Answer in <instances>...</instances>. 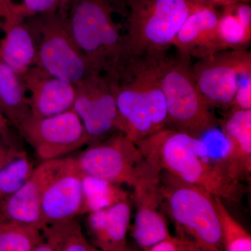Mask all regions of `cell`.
<instances>
[{"label":"cell","mask_w":251,"mask_h":251,"mask_svg":"<svg viewBox=\"0 0 251 251\" xmlns=\"http://www.w3.org/2000/svg\"><path fill=\"white\" fill-rule=\"evenodd\" d=\"M161 171L229 202L240 204L245 194L242 181L234 178L223 158L213 159L204 141L164 128L138 145Z\"/></svg>","instance_id":"cell-1"},{"label":"cell","mask_w":251,"mask_h":251,"mask_svg":"<svg viewBox=\"0 0 251 251\" xmlns=\"http://www.w3.org/2000/svg\"><path fill=\"white\" fill-rule=\"evenodd\" d=\"M73 39L96 74L117 80L123 71L124 34L112 0H67L62 9Z\"/></svg>","instance_id":"cell-2"},{"label":"cell","mask_w":251,"mask_h":251,"mask_svg":"<svg viewBox=\"0 0 251 251\" xmlns=\"http://www.w3.org/2000/svg\"><path fill=\"white\" fill-rule=\"evenodd\" d=\"M126 1L129 14L124 34V69L131 63L166 55L180 28L198 4L191 0Z\"/></svg>","instance_id":"cell-3"},{"label":"cell","mask_w":251,"mask_h":251,"mask_svg":"<svg viewBox=\"0 0 251 251\" xmlns=\"http://www.w3.org/2000/svg\"><path fill=\"white\" fill-rule=\"evenodd\" d=\"M115 95L125 133L136 145L166 128V99L154 59L126 66L115 83Z\"/></svg>","instance_id":"cell-4"},{"label":"cell","mask_w":251,"mask_h":251,"mask_svg":"<svg viewBox=\"0 0 251 251\" xmlns=\"http://www.w3.org/2000/svg\"><path fill=\"white\" fill-rule=\"evenodd\" d=\"M154 66L166 99V128L199 138L217 126L219 121L196 85L190 59L166 54L155 59Z\"/></svg>","instance_id":"cell-5"},{"label":"cell","mask_w":251,"mask_h":251,"mask_svg":"<svg viewBox=\"0 0 251 251\" xmlns=\"http://www.w3.org/2000/svg\"><path fill=\"white\" fill-rule=\"evenodd\" d=\"M163 172L160 174L161 204L175 223L178 235L192 239L202 251H221L222 239L214 196Z\"/></svg>","instance_id":"cell-6"},{"label":"cell","mask_w":251,"mask_h":251,"mask_svg":"<svg viewBox=\"0 0 251 251\" xmlns=\"http://www.w3.org/2000/svg\"><path fill=\"white\" fill-rule=\"evenodd\" d=\"M26 18L35 44L36 66L74 85L96 74L73 39L62 9Z\"/></svg>","instance_id":"cell-7"},{"label":"cell","mask_w":251,"mask_h":251,"mask_svg":"<svg viewBox=\"0 0 251 251\" xmlns=\"http://www.w3.org/2000/svg\"><path fill=\"white\" fill-rule=\"evenodd\" d=\"M74 159L82 174L133 188L142 180L161 171L122 131L90 144Z\"/></svg>","instance_id":"cell-8"},{"label":"cell","mask_w":251,"mask_h":251,"mask_svg":"<svg viewBox=\"0 0 251 251\" xmlns=\"http://www.w3.org/2000/svg\"><path fill=\"white\" fill-rule=\"evenodd\" d=\"M116 81L103 74H94L75 85L76 94L73 110L80 117L90 144L117 131L126 133L125 123L117 108Z\"/></svg>","instance_id":"cell-9"},{"label":"cell","mask_w":251,"mask_h":251,"mask_svg":"<svg viewBox=\"0 0 251 251\" xmlns=\"http://www.w3.org/2000/svg\"><path fill=\"white\" fill-rule=\"evenodd\" d=\"M198 90L212 108L230 106L239 81L251 74V52L227 50L198 59L191 66Z\"/></svg>","instance_id":"cell-10"},{"label":"cell","mask_w":251,"mask_h":251,"mask_svg":"<svg viewBox=\"0 0 251 251\" xmlns=\"http://www.w3.org/2000/svg\"><path fill=\"white\" fill-rule=\"evenodd\" d=\"M18 132L41 162L62 158L90 144L85 127L73 109L50 117L31 115Z\"/></svg>","instance_id":"cell-11"},{"label":"cell","mask_w":251,"mask_h":251,"mask_svg":"<svg viewBox=\"0 0 251 251\" xmlns=\"http://www.w3.org/2000/svg\"><path fill=\"white\" fill-rule=\"evenodd\" d=\"M82 175L74 157L63 158L62 166L46 186L41 204L44 226L83 215Z\"/></svg>","instance_id":"cell-12"},{"label":"cell","mask_w":251,"mask_h":251,"mask_svg":"<svg viewBox=\"0 0 251 251\" xmlns=\"http://www.w3.org/2000/svg\"><path fill=\"white\" fill-rule=\"evenodd\" d=\"M63 158L41 162L19 189L0 203V221L42 229L41 204L46 186L62 166Z\"/></svg>","instance_id":"cell-13"},{"label":"cell","mask_w":251,"mask_h":251,"mask_svg":"<svg viewBox=\"0 0 251 251\" xmlns=\"http://www.w3.org/2000/svg\"><path fill=\"white\" fill-rule=\"evenodd\" d=\"M0 59L18 75L36 64V49L27 18L12 0H0Z\"/></svg>","instance_id":"cell-14"},{"label":"cell","mask_w":251,"mask_h":251,"mask_svg":"<svg viewBox=\"0 0 251 251\" xmlns=\"http://www.w3.org/2000/svg\"><path fill=\"white\" fill-rule=\"evenodd\" d=\"M220 15L214 6L197 5L173 41L179 57L200 59L224 50L219 34Z\"/></svg>","instance_id":"cell-15"},{"label":"cell","mask_w":251,"mask_h":251,"mask_svg":"<svg viewBox=\"0 0 251 251\" xmlns=\"http://www.w3.org/2000/svg\"><path fill=\"white\" fill-rule=\"evenodd\" d=\"M160 174L161 172L140 181L132 196L137 209L132 236L146 251L170 235L166 219L158 209L162 201Z\"/></svg>","instance_id":"cell-16"},{"label":"cell","mask_w":251,"mask_h":251,"mask_svg":"<svg viewBox=\"0 0 251 251\" xmlns=\"http://www.w3.org/2000/svg\"><path fill=\"white\" fill-rule=\"evenodd\" d=\"M19 76L29 93L32 116H53L73 109L76 94L74 84L60 80L36 65Z\"/></svg>","instance_id":"cell-17"},{"label":"cell","mask_w":251,"mask_h":251,"mask_svg":"<svg viewBox=\"0 0 251 251\" xmlns=\"http://www.w3.org/2000/svg\"><path fill=\"white\" fill-rule=\"evenodd\" d=\"M87 214V228L94 247L103 251L129 250L126 242L131 216L129 199Z\"/></svg>","instance_id":"cell-18"},{"label":"cell","mask_w":251,"mask_h":251,"mask_svg":"<svg viewBox=\"0 0 251 251\" xmlns=\"http://www.w3.org/2000/svg\"><path fill=\"white\" fill-rule=\"evenodd\" d=\"M229 149L223 158L234 178L250 180L251 173V110H231L221 122Z\"/></svg>","instance_id":"cell-19"},{"label":"cell","mask_w":251,"mask_h":251,"mask_svg":"<svg viewBox=\"0 0 251 251\" xmlns=\"http://www.w3.org/2000/svg\"><path fill=\"white\" fill-rule=\"evenodd\" d=\"M0 112L16 131L31 116L27 92L21 77L0 59Z\"/></svg>","instance_id":"cell-20"},{"label":"cell","mask_w":251,"mask_h":251,"mask_svg":"<svg viewBox=\"0 0 251 251\" xmlns=\"http://www.w3.org/2000/svg\"><path fill=\"white\" fill-rule=\"evenodd\" d=\"M219 34L224 50L247 49L251 40V7L239 2L224 6L220 15Z\"/></svg>","instance_id":"cell-21"},{"label":"cell","mask_w":251,"mask_h":251,"mask_svg":"<svg viewBox=\"0 0 251 251\" xmlns=\"http://www.w3.org/2000/svg\"><path fill=\"white\" fill-rule=\"evenodd\" d=\"M43 242L34 251H97L85 237L76 218L47 225L41 229Z\"/></svg>","instance_id":"cell-22"},{"label":"cell","mask_w":251,"mask_h":251,"mask_svg":"<svg viewBox=\"0 0 251 251\" xmlns=\"http://www.w3.org/2000/svg\"><path fill=\"white\" fill-rule=\"evenodd\" d=\"M83 184V214L100 210L120 201L129 199V195L119 186L105 180L82 174Z\"/></svg>","instance_id":"cell-23"},{"label":"cell","mask_w":251,"mask_h":251,"mask_svg":"<svg viewBox=\"0 0 251 251\" xmlns=\"http://www.w3.org/2000/svg\"><path fill=\"white\" fill-rule=\"evenodd\" d=\"M42 242L39 229L18 223L0 221V251H34Z\"/></svg>","instance_id":"cell-24"},{"label":"cell","mask_w":251,"mask_h":251,"mask_svg":"<svg viewBox=\"0 0 251 251\" xmlns=\"http://www.w3.org/2000/svg\"><path fill=\"white\" fill-rule=\"evenodd\" d=\"M223 248L226 251H251L250 233L231 215L222 199L214 196Z\"/></svg>","instance_id":"cell-25"},{"label":"cell","mask_w":251,"mask_h":251,"mask_svg":"<svg viewBox=\"0 0 251 251\" xmlns=\"http://www.w3.org/2000/svg\"><path fill=\"white\" fill-rule=\"evenodd\" d=\"M32 162L24 153L0 169V203L18 191L34 171Z\"/></svg>","instance_id":"cell-26"},{"label":"cell","mask_w":251,"mask_h":251,"mask_svg":"<svg viewBox=\"0 0 251 251\" xmlns=\"http://www.w3.org/2000/svg\"><path fill=\"white\" fill-rule=\"evenodd\" d=\"M66 1L67 0H20L14 3L25 17L29 18L59 11L64 8Z\"/></svg>","instance_id":"cell-27"},{"label":"cell","mask_w":251,"mask_h":251,"mask_svg":"<svg viewBox=\"0 0 251 251\" xmlns=\"http://www.w3.org/2000/svg\"><path fill=\"white\" fill-rule=\"evenodd\" d=\"M148 251H202L197 243L190 238L170 234L164 239L150 248Z\"/></svg>","instance_id":"cell-28"},{"label":"cell","mask_w":251,"mask_h":251,"mask_svg":"<svg viewBox=\"0 0 251 251\" xmlns=\"http://www.w3.org/2000/svg\"><path fill=\"white\" fill-rule=\"evenodd\" d=\"M231 110H251V74L243 77L239 81Z\"/></svg>","instance_id":"cell-29"},{"label":"cell","mask_w":251,"mask_h":251,"mask_svg":"<svg viewBox=\"0 0 251 251\" xmlns=\"http://www.w3.org/2000/svg\"><path fill=\"white\" fill-rule=\"evenodd\" d=\"M24 153L25 151L19 147L13 146L0 140V169L9 162Z\"/></svg>","instance_id":"cell-30"},{"label":"cell","mask_w":251,"mask_h":251,"mask_svg":"<svg viewBox=\"0 0 251 251\" xmlns=\"http://www.w3.org/2000/svg\"><path fill=\"white\" fill-rule=\"evenodd\" d=\"M13 128H14L13 126L0 112V140L13 146L19 147Z\"/></svg>","instance_id":"cell-31"},{"label":"cell","mask_w":251,"mask_h":251,"mask_svg":"<svg viewBox=\"0 0 251 251\" xmlns=\"http://www.w3.org/2000/svg\"><path fill=\"white\" fill-rule=\"evenodd\" d=\"M197 4L214 6V7H224L228 5L239 2L250 3L251 0H191Z\"/></svg>","instance_id":"cell-32"}]
</instances>
